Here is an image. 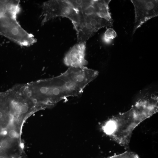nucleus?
<instances>
[{
    "label": "nucleus",
    "instance_id": "f257e3e1",
    "mask_svg": "<svg viewBox=\"0 0 158 158\" xmlns=\"http://www.w3.org/2000/svg\"><path fill=\"white\" fill-rule=\"evenodd\" d=\"M95 78L90 68L69 67L56 77L28 83L27 89L30 97L44 109L68 97L79 95Z\"/></svg>",
    "mask_w": 158,
    "mask_h": 158
},
{
    "label": "nucleus",
    "instance_id": "f03ea898",
    "mask_svg": "<svg viewBox=\"0 0 158 158\" xmlns=\"http://www.w3.org/2000/svg\"><path fill=\"white\" fill-rule=\"evenodd\" d=\"M157 111V97L152 95L144 97L137 102L128 111L119 113L107 120L102 129L117 143L127 147L135 128Z\"/></svg>",
    "mask_w": 158,
    "mask_h": 158
},
{
    "label": "nucleus",
    "instance_id": "7ed1b4c3",
    "mask_svg": "<svg viewBox=\"0 0 158 158\" xmlns=\"http://www.w3.org/2000/svg\"><path fill=\"white\" fill-rule=\"evenodd\" d=\"M35 113L32 106L19 97L13 96L0 100V140L13 148L23 146V126Z\"/></svg>",
    "mask_w": 158,
    "mask_h": 158
},
{
    "label": "nucleus",
    "instance_id": "20e7f679",
    "mask_svg": "<svg viewBox=\"0 0 158 158\" xmlns=\"http://www.w3.org/2000/svg\"><path fill=\"white\" fill-rule=\"evenodd\" d=\"M41 16L42 25L50 20L59 17L69 19L73 25L78 23L81 15L69 0H51L44 2L42 5Z\"/></svg>",
    "mask_w": 158,
    "mask_h": 158
},
{
    "label": "nucleus",
    "instance_id": "39448f33",
    "mask_svg": "<svg viewBox=\"0 0 158 158\" xmlns=\"http://www.w3.org/2000/svg\"><path fill=\"white\" fill-rule=\"evenodd\" d=\"M0 33L21 46H29L37 41L34 35L22 28L16 17L5 16L0 18Z\"/></svg>",
    "mask_w": 158,
    "mask_h": 158
},
{
    "label": "nucleus",
    "instance_id": "423d86ee",
    "mask_svg": "<svg viewBox=\"0 0 158 158\" xmlns=\"http://www.w3.org/2000/svg\"><path fill=\"white\" fill-rule=\"evenodd\" d=\"M80 13L81 17L80 22L73 25L76 32L78 43H86L100 29L112 26V21L107 20L95 14Z\"/></svg>",
    "mask_w": 158,
    "mask_h": 158
},
{
    "label": "nucleus",
    "instance_id": "0eeeda50",
    "mask_svg": "<svg viewBox=\"0 0 158 158\" xmlns=\"http://www.w3.org/2000/svg\"><path fill=\"white\" fill-rule=\"evenodd\" d=\"M135 11L134 25L132 35L151 19L158 16V1L131 0Z\"/></svg>",
    "mask_w": 158,
    "mask_h": 158
},
{
    "label": "nucleus",
    "instance_id": "6e6552de",
    "mask_svg": "<svg viewBox=\"0 0 158 158\" xmlns=\"http://www.w3.org/2000/svg\"><path fill=\"white\" fill-rule=\"evenodd\" d=\"M86 43H78L72 47L65 55L63 62L69 67L79 68L88 63L85 59Z\"/></svg>",
    "mask_w": 158,
    "mask_h": 158
},
{
    "label": "nucleus",
    "instance_id": "1a4fd4ad",
    "mask_svg": "<svg viewBox=\"0 0 158 158\" xmlns=\"http://www.w3.org/2000/svg\"><path fill=\"white\" fill-rule=\"evenodd\" d=\"M111 1L109 0H92V5L95 14L107 20L112 21L109 7V4Z\"/></svg>",
    "mask_w": 158,
    "mask_h": 158
},
{
    "label": "nucleus",
    "instance_id": "9d476101",
    "mask_svg": "<svg viewBox=\"0 0 158 158\" xmlns=\"http://www.w3.org/2000/svg\"><path fill=\"white\" fill-rule=\"evenodd\" d=\"M117 36L115 31L112 28H109L107 29L102 37V40L104 43H110L112 40L115 38Z\"/></svg>",
    "mask_w": 158,
    "mask_h": 158
},
{
    "label": "nucleus",
    "instance_id": "9b49d317",
    "mask_svg": "<svg viewBox=\"0 0 158 158\" xmlns=\"http://www.w3.org/2000/svg\"><path fill=\"white\" fill-rule=\"evenodd\" d=\"M107 158H140L138 155L135 153L127 151L122 153L115 154Z\"/></svg>",
    "mask_w": 158,
    "mask_h": 158
}]
</instances>
